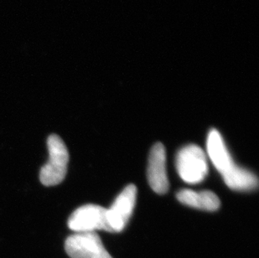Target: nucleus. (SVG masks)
Masks as SVG:
<instances>
[{
	"mask_svg": "<svg viewBox=\"0 0 259 258\" xmlns=\"http://www.w3.org/2000/svg\"><path fill=\"white\" fill-rule=\"evenodd\" d=\"M137 199V188L135 185H127L116 198L113 205L107 209L109 232H120L124 229L132 217Z\"/></svg>",
	"mask_w": 259,
	"mask_h": 258,
	"instance_id": "obj_5",
	"label": "nucleus"
},
{
	"mask_svg": "<svg viewBox=\"0 0 259 258\" xmlns=\"http://www.w3.org/2000/svg\"><path fill=\"white\" fill-rule=\"evenodd\" d=\"M148 181L152 190L159 195L169 190V180L166 170V152L161 143L154 144L149 156Z\"/></svg>",
	"mask_w": 259,
	"mask_h": 258,
	"instance_id": "obj_6",
	"label": "nucleus"
},
{
	"mask_svg": "<svg viewBox=\"0 0 259 258\" xmlns=\"http://www.w3.org/2000/svg\"><path fill=\"white\" fill-rule=\"evenodd\" d=\"M49 161L39 172V181L45 186H55L66 178L69 162L68 149L63 140L56 134L47 139Z\"/></svg>",
	"mask_w": 259,
	"mask_h": 258,
	"instance_id": "obj_1",
	"label": "nucleus"
},
{
	"mask_svg": "<svg viewBox=\"0 0 259 258\" xmlns=\"http://www.w3.org/2000/svg\"><path fill=\"white\" fill-rule=\"evenodd\" d=\"M206 147L209 158L221 175H223L235 164L234 161L223 141V137L215 129H211L208 134Z\"/></svg>",
	"mask_w": 259,
	"mask_h": 258,
	"instance_id": "obj_7",
	"label": "nucleus"
},
{
	"mask_svg": "<svg viewBox=\"0 0 259 258\" xmlns=\"http://www.w3.org/2000/svg\"><path fill=\"white\" fill-rule=\"evenodd\" d=\"M228 187L237 191H252L258 186L257 176L251 171L237 166L236 163L222 175Z\"/></svg>",
	"mask_w": 259,
	"mask_h": 258,
	"instance_id": "obj_9",
	"label": "nucleus"
},
{
	"mask_svg": "<svg viewBox=\"0 0 259 258\" xmlns=\"http://www.w3.org/2000/svg\"><path fill=\"white\" fill-rule=\"evenodd\" d=\"M67 226L76 232H95L98 230L109 232L107 209L97 205L79 207L69 217Z\"/></svg>",
	"mask_w": 259,
	"mask_h": 258,
	"instance_id": "obj_4",
	"label": "nucleus"
},
{
	"mask_svg": "<svg viewBox=\"0 0 259 258\" xmlns=\"http://www.w3.org/2000/svg\"><path fill=\"white\" fill-rule=\"evenodd\" d=\"M65 250L71 258H113L96 232H77L65 241Z\"/></svg>",
	"mask_w": 259,
	"mask_h": 258,
	"instance_id": "obj_3",
	"label": "nucleus"
},
{
	"mask_svg": "<svg viewBox=\"0 0 259 258\" xmlns=\"http://www.w3.org/2000/svg\"><path fill=\"white\" fill-rule=\"evenodd\" d=\"M176 197L183 205L196 209L215 211L220 208V199L210 190L196 192L191 190H182L177 193Z\"/></svg>",
	"mask_w": 259,
	"mask_h": 258,
	"instance_id": "obj_8",
	"label": "nucleus"
},
{
	"mask_svg": "<svg viewBox=\"0 0 259 258\" xmlns=\"http://www.w3.org/2000/svg\"><path fill=\"white\" fill-rule=\"evenodd\" d=\"M176 164L179 176L188 184H199L207 176L206 155L203 149L196 144L182 148L176 156Z\"/></svg>",
	"mask_w": 259,
	"mask_h": 258,
	"instance_id": "obj_2",
	"label": "nucleus"
}]
</instances>
